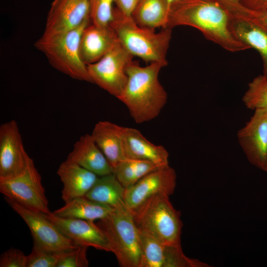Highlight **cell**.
<instances>
[{"label": "cell", "mask_w": 267, "mask_h": 267, "mask_svg": "<svg viewBox=\"0 0 267 267\" xmlns=\"http://www.w3.org/2000/svg\"><path fill=\"white\" fill-rule=\"evenodd\" d=\"M30 157L26 152L18 124L14 120L0 127V180L22 174Z\"/></svg>", "instance_id": "10"}, {"label": "cell", "mask_w": 267, "mask_h": 267, "mask_svg": "<svg viewBox=\"0 0 267 267\" xmlns=\"http://www.w3.org/2000/svg\"><path fill=\"white\" fill-rule=\"evenodd\" d=\"M233 15L216 0H178L170 6L166 28L190 26L227 51L237 52L249 49L232 31Z\"/></svg>", "instance_id": "1"}, {"label": "cell", "mask_w": 267, "mask_h": 267, "mask_svg": "<svg viewBox=\"0 0 267 267\" xmlns=\"http://www.w3.org/2000/svg\"><path fill=\"white\" fill-rule=\"evenodd\" d=\"M118 41L111 26L89 24L82 33L79 51L81 58L86 65L94 63L104 56Z\"/></svg>", "instance_id": "15"}, {"label": "cell", "mask_w": 267, "mask_h": 267, "mask_svg": "<svg viewBox=\"0 0 267 267\" xmlns=\"http://www.w3.org/2000/svg\"><path fill=\"white\" fill-rule=\"evenodd\" d=\"M137 0H114V3L124 14L131 16Z\"/></svg>", "instance_id": "34"}, {"label": "cell", "mask_w": 267, "mask_h": 267, "mask_svg": "<svg viewBox=\"0 0 267 267\" xmlns=\"http://www.w3.org/2000/svg\"><path fill=\"white\" fill-rule=\"evenodd\" d=\"M88 19H90L89 0H53L42 37L50 38L66 33Z\"/></svg>", "instance_id": "12"}, {"label": "cell", "mask_w": 267, "mask_h": 267, "mask_svg": "<svg viewBox=\"0 0 267 267\" xmlns=\"http://www.w3.org/2000/svg\"><path fill=\"white\" fill-rule=\"evenodd\" d=\"M123 143L126 158L149 161L161 167L169 165L166 149L151 143L137 129L124 127Z\"/></svg>", "instance_id": "16"}, {"label": "cell", "mask_w": 267, "mask_h": 267, "mask_svg": "<svg viewBox=\"0 0 267 267\" xmlns=\"http://www.w3.org/2000/svg\"><path fill=\"white\" fill-rule=\"evenodd\" d=\"M160 168L149 161L126 158L113 169V173L122 185L127 188L145 175Z\"/></svg>", "instance_id": "24"}, {"label": "cell", "mask_w": 267, "mask_h": 267, "mask_svg": "<svg viewBox=\"0 0 267 267\" xmlns=\"http://www.w3.org/2000/svg\"><path fill=\"white\" fill-rule=\"evenodd\" d=\"M164 67L159 62L142 67L132 60L126 67L127 82L118 99L127 106L137 124L157 117L167 102V93L158 79Z\"/></svg>", "instance_id": "2"}, {"label": "cell", "mask_w": 267, "mask_h": 267, "mask_svg": "<svg viewBox=\"0 0 267 267\" xmlns=\"http://www.w3.org/2000/svg\"><path fill=\"white\" fill-rule=\"evenodd\" d=\"M65 203L63 206L52 213L63 218L94 222L105 218L114 210L106 205L89 199L86 196L75 198Z\"/></svg>", "instance_id": "22"}, {"label": "cell", "mask_w": 267, "mask_h": 267, "mask_svg": "<svg viewBox=\"0 0 267 267\" xmlns=\"http://www.w3.org/2000/svg\"><path fill=\"white\" fill-rule=\"evenodd\" d=\"M88 247L79 246L71 251L61 254L56 267H87Z\"/></svg>", "instance_id": "30"}, {"label": "cell", "mask_w": 267, "mask_h": 267, "mask_svg": "<svg viewBox=\"0 0 267 267\" xmlns=\"http://www.w3.org/2000/svg\"><path fill=\"white\" fill-rule=\"evenodd\" d=\"M61 255L33 246L27 256V267H56Z\"/></svg>", "instance_id": "29"}, {"label": "cell", "mask_w": 267, "mask_h": 267, "mask_svg": "<svg viewBox=\"0 0 267 267\" xmlns=\"http://www.w3.org/2000/svg\"><path fill=\"white\" fill-rule=\"evenodd\" d=\"M241 5L252 11H267V0H240Z\"/></svg>", "instance_id": "33"}, {"label": "cell", "mask_w": 267, "mask_h": 267, "mask_svg": "<svg viewBox=\"0 0 267 267\" xmlns=\"http://www.w3.org/2000/svg\"><path fill=\"white\" fill-rule=\"evenodd\" d=\"M90 22L88 19L77 28L62 34L50 38L41 37L34 46L56 70L73 79L92 83L87 65L82 61L79 51L82 33Z\"/></svg>", "instance_id": "5"}, {"label": "cell", "mask_w": 267, "mask_h": 267, "mask_svg": "<svg viewBox=\"0 0 267 267\" xmlns=\"http://www.w3.org/2000/svg\"><path fill=\"white\" fill-rule=\"evenodd\" d=\"M168 3H169V7H170V6L171 5L174 3V2L177 1L178 0H167Z\"/></svg>", "instance_id": "36"}, {"label": "cell", "mask_w": 267, "mask_h": 267, "mask_svg": "<svg viewBox=\"0 0 267 267\" xmlns=\"http://www.w3.org/2000/svg\"><path fill=\"white\" fill-rule=\"evenodd\" d=\"M133 57L118 40L99 60L87 65L92 83L118 98L127 83L126 67Z\"/></svg>", "instance_id": "8"}, {"label": "cell", "mask_w": 267, "mask_h": 267, "mask_svg": "<svg viewBox=\"0 0 267 267\" xmlns=\"http://www.w3.org/2000/svg\"><path fill=\"white\" fill-rule=\"evenodd\" d=\"M0 191L5 198L28 209L45 214L50 212L41 176L30 157L22 174L0 180Z\"/></svg>", "instance_id": "7"}, {"label": "cell", "mask_w": 267, "mask_h": 267, "mask_svg": "<svg viewBox=\"0 0 267 267\" xmlns=\"http://www.w3.org/2000/svg\"><path fill=\"white\" fill-rule=\"evenodd\" d=\"M233 14H246L248 10L244 8L240 3V0H216Z\"/></svg>", "instance_id": "32"}, {"label": "cell", "mask_w": 267, "mask_h": 267, "mask_svg": "<svg viewBox=\"0 0 267 267\" xmlns=\"http://www.w3.org/2000/svg\"><path fill=\"white\" fill-rule=\"evenodd\" d=\"M5 200L28 225L33 246L58 254L71 251L79 246L62 233L44 214L28 209L6 198Z\"/></svg>", "instance_id": "9"}, {"label": "cell", "mask_w": 267, "mask_h": 267, "mask_svg": "<svg viewBox=\"0 0 267 267\" xmlns=\"http://www.w3.org/2000/svg\"><path fill=\"white\" fill-rule=\"evenodd\" d=\"M140 259L139 267H163L165 245L139 231Z\"/></svg>", "instance_id": "25"}, {"label": "cell", "mask_w": 267, "mask_h": 267, "mask_svg": "<svg viewBox=\"0 0 267 267\" xmlns=\"http://www.w3.org/2000/svg\"><path fill=\"white\" fill-rule=\"evenodd\" d=\"M239 143L248 161L258 169L267 168V110H256L237 133Z\"/></svg>", "instance_id": "13"}, {"label": "cell", "mask_w": 267, "mask_h": 267, "mask_svg": "<svg viewBox=\"0 0 267 267\" xmlns=\"http://www.w3.org/2000/svg\"><path fill=\"white\" fill-rule=\"evenodd\" d=\"M44 215L62 233L78 246L92 247L97 250L111 252L104 234L94 222L63 218L51 212Z\"/></svg>", "instance_id": "14"}, {"label": "cell", "mask_w": 267, "mask_h": 267, "mask_svg": "<svg viewBox=\"0 0 267 267\" xmlns=\"http://www.w3.org/2000/svg\"><path fill=\"white\" fill-rule=\"evenodd\" d=\"M110 26L123 45L134 56L146 62H159L168 65L167 53L171 39L172 30L163 29L156 33L154 30L138 25L131 16L124 14L114 8L113 18Z\"/></svg>", "instance_id": "3"}, {"label": "cell", "mask_w": 267, "mask_h": 267, "mask_svg": "<svg viewBox=\"0 0 267 267\" xmlns=\"http://www.w3.org/2000/svg\"><path fill=\"white\" fill-rule=\"evenodd\" d=\"M177 183L175 170L169 165L145 175L133 185L126 188L124 200L131 211L150 197L158 194H173Z\"/></svg>", "instance_id": "11"}, {"label": "cell", "mask_w": 267, "mask_h": 267, "mask_svg": "<svg viewBox=\"0 0 267 267\" xmlns=\"http://www.w3.org/2000/svg\"><path fill=\"white\" fill-rule=\"evenodd\" d=\"M104 234L111 252L122 267H139V231L129 209H114L96 223Z\"/></svg>", "instance_id": "6"}, {"label": "cell", "mask_w": 267, "mask_h": 267, "mask_svg": "<svg viewBox=\"0 0 267 267\" xmlns=\"http://www.w3.org/2000/svg\"><path fill=\"white\" fill-rule=\"evenodd\" d=\"M67 160L75 163L98 176L113 173V168L97 146L91 134L82 135L69 153Z\"/></svg>", "instance_id": "18"}, {"label": "cell", "mask_w": 267, "mask_h": 267, "mask_svg": "<svg viewBox=\"0 0 267 267\" xmlns=\"http://www.w3.org/2000/svg\"><path fill=\"white\" fill-rule=\"evenodd\" d=\"M89 17L92 24L110 26L113 18L114 0H89Z\"/></svg>", "instance_id": "28"}, {"label": "cell", "mask_w": 267, "mask_h": 267, "mask_svg": "<svg viewBox=\"0 0 267 267\" xmlns=\"http://www.w3.org/2000/svg\"><path fill=\"white\" fill-rule=\"evenodd\" d=\"M242 101L248 109L267 110V78L265 76L259 75L249 84Z\"/></svg>", "instance_id": "26"}, {"label": "cell", "mask_w": 267, "mask_h": 267, "mask_svg": "<svg viewBox=\"0 0 267 267\" xmlns=\"http://www.w3.org/2000/svg\"><path fill=\"white\" fill-rule=\"evenodd\" d=\"M247 14L267 28V11L257 12L248 10Z\"/></svg>", "instance_id": "35"}, {"label": "cell", "mask_w": 267, "mask_h": 267, "mask_svg": "<svg viewBox=\"0 0 267 267\" xmlns=\"http://www.w3.org/2000/svg\"><path fill=\"white\" fill-rule=\"evenodd\" d=\"M197 259L190 258L183 253L181 244L165 245L163 267H209Z\"/></svg>", "instance_id": "27"}, {"label": "cell", "mask_w": 267, "mask_h": 267, "mask_svg": "<svg viewBox=\"0 0 267 267\" xmlns=\"http://www.w3.org/2000/svg\"><path fill=\"white\" fill-rule=\"evenodd\" d=\"M170 7L167 0H137L131 17L139 26L152 30L167 28Z\"/></svg>", "instance_id": "23"}, {"label": "cell", "mask_w": 267, "mask_h": 267, "mask_svg": "<svg viewBox=\"0 0 267 267\" xmlns=\"http://www.w3.org/2000/svg\"><path fill=\"white\" fill-rule=\"evenodd\" d=\"M57 174L63 184L62 199L67 202L86 196L98 176L80 165L66 160L59 166Z\"/></svg>", "instance_id": "19"}, {"label": "cell", "mask_w": 267, "mask_h": 267, "mask_svg": "<svg viewBox=\"0 0 267 267\" xmlns=\"http://www.w3.org/2000/svg\"><path fill=\"white\" fill-rule=\"evenodd\" d=\"M27 256L19 249L11 248L0 257V267H27Z\"/></svg>", "instance_id": "31"}, {"label": "cell", "mask_w": 267, "mask_h": 267, "mask_svg": "<svg viewBox=\"0 0 267 267\" xmlns=\"http://www.w3.org/2000/svg\"><path fill=\"white\" fill-rule=\"evenodd\" d=\"M231 28L237 40L259 53L263 62V75L267 78V28L247 14H233Z\"/></svg>", "instance_id": "17"}, {"label": "cell", "mask_w": 267, "mask_h": 267, "mask_svg": "<svg viewBox=\"0 0 267 267\" xmlns=\"http://www.w3.org/2000/svg\"><path fill=\"white\" fill-rule=\"evenodd\" d=\"M266 172H267V170H266Z\"/></svg>", "instance_id": "37"}, {"label": "cell", "mask_w": 267, "mask_h": 267, "mask_svg": "<svg viewBox=\"0 0 267 267\" xmlns=\"http://www.w3.org/2000/svg\"><path fill=\"white\" fill-rule=\"evenodd\" d=\"M169 197L156 194L131 212L139 231L165 245L181 244V214L174 208Z\"/></svg>", "instance_id": "4"}, {"label": "cell", "mask_w": 267, "mask_h": 267, "mask_svg": "<svg viewBox=\"0 0 267 267\" xmlns=\"http://www.w3.org/2000/svg\"><path fill=\"white\" fill-rule=\"evenodd\" d=\"M124 127L109 121H99L91 134L113 169L126 158L124 150Z\"/></svg>", "instance_id": "20"}, {"label": "cell", "mask_w": 267, "mask_h": 267, "mask_svg": "<svg viewBox=\"0 0 267 267\" xmlns=\"http://www.w3.org/2000/svg\"><path fill=\"white\" fill-rule=\"evenodd\" d=\"M125 190L115 175L112 173L98 176L86 197L113 209L125 210L129 209L124 200Z\"/></svg>", "instance_id": "21"}]
</instances>
